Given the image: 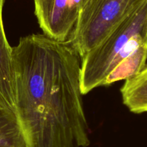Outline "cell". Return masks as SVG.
<instances>
[{"mask_svg": "<svg viewBox=\"0 0 147 147\" xmlns=\"http://www.w3.org/2000/svg\"><path fill=\"white\" fill-rule=\"evenodd\" d=\"M15 112L26 147H87L81 57L70 41L44 34L12 47Z\"/></svg>", "mask_w": 147, "mask_h": 147, "instance_id": "1", "label": "cell"}, {"mask_svg": "<svg viewBox=\"0 0 147 147\" xmlns=\"http://www.w3.org/2000/svg\"><path fill=\"white\" fill-rule=\"evenodd\" d=\"M146 59L147 0L81 58L83 95L134 77L146 64Z\"/></svg>", "mask_w": 147, "mask_h": 147, "instance_id": "2", "label": "cell"}, {"mask_svg": "<svg viewBox=\"0 0 147 147\" xmlns=\"http://www.w3.org/2000/svg\"><path fill=\"white\" fill-rule=\"evenodd\" d=\"M146 0H88L81 8L70 38L82 58Z\"/></svg>", "mask_w": 147, "mask_h": 147, "instance_id": "3", "label": "cell"}, {"mask_svg": "<svg viewBox=\"0 0 147 147\" xmlns=\"http://www.w3.org/2000/svg\"><path fill=\"white\" fill-rule=\"evenodd\" d=\"M34 6L45 35L59 41L70 40L80 10L77 0H34Z\"/></svg>", "mask_w": 147, "mask_h": 147, "instance_id": "4", "label": "cell"}, {"mask_svg": "<svg viewBox=\"0 0 147 147\" xmlns=\"http://www.w3.org/2000/svg\"><path fill=\"white\" fill-rule=\"evenodd\" d=\"M5 0H0V96L14 110L16 102L12 47L8 43L4 28L2 12Z\"/></svg>", "mask_w": 147, "mask_h": 147, "instance_id": "5", "label": "cell"}, {"mask_svg": "<svg viewBox=\"0 0 147 147\" xmlns=\"http://www.w3.org/2000/svg\"><path fill=\"white\" fill-rule=\"evenodd\" d=\"M121 92L123 102L131 112H147V63L137 74L125 80Z\"/></svg>", "mask_w": 147, "mask_h": 147, "instance_id": "6", "label": "cell"}, {"mask_svg": "<svg viewBox=\"0 0 147 147\" xmlns=\"http://www.w3.org/2000/svg\"><path fill=\"white\" fill-rule=\"evenodd\" d=\"M0 147H26L15 112L1 96Z\"/></svg>", "mask_w": 147, "mask_h": 147, "instance_id": "7", "label": "cell"}, {"mask_svg": "<svg viewBox=\"0 0 147 147\" xmlns=\"http://www.w3.org/2000/svg\"><path fill=\"white\" fill-rule=\"evenodd\" d=\"M87 1H88V0H77V3H78L79 6H80V9H81V8L82 7L84 6V5H85L86 2H87Z\"/></svg>", "mask_w": 147, "mask_h": 147, "instance_id": "8", "label": "cell"}]
</instances>
